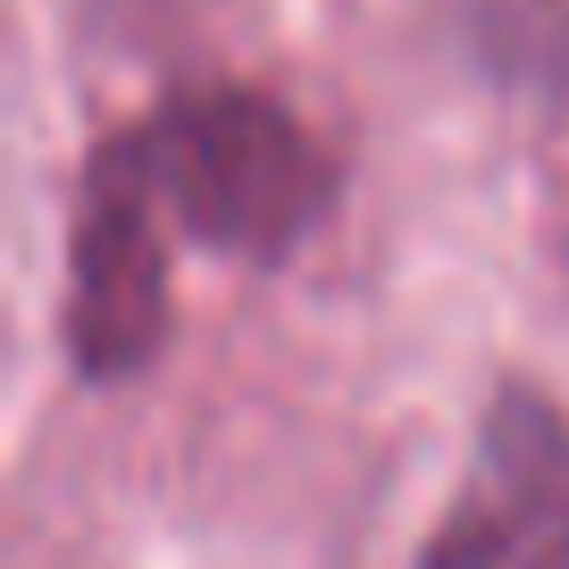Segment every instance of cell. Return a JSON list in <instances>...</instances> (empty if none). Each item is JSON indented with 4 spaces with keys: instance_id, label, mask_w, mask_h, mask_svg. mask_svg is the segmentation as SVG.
Segmentation results:
<instances>
[{
    "instance_id": "1",
    "label": "cell",
    "mask_w": 569,
    "mask_h": 569,
    "mask_svg": "<svg viewBox=\"0 0 569 569\" xmlns=\"http://www.w3.org/2000/svg\"><path fill=\"white\" fill-rule=\"evenodd\" d=\"M134 142L160 201L177 210V227L193 243H210L218 260L277 268L336 210V160L277 92L193 84L151 109V126H134Z\"/></svg>"
},
{
    "instance_id": "2",
    "label": "cell",
    "mask_w": 569,
    "mask_h": 569,
    "mask_svg": "<svg viewBox=\"0 0 569 569\" xmlns=\"http://www.w3.org/2000/svg\"><path fill=\"white\" fill-rule=\"evenodd\" d=\"M160 184L142 168L134 134H109L84 168L68 234V302L59 336L84 386H126L168 343V243H160Z\"/></svg>"
},
{
    "instance_id": "3",
    "label": "cell",
    "mask_w": 569,
    "mask_h": 569,
    "mask_svg": "<svg viewBox=\"0 0 569 569\" xmlns=\"http://www.w3.org/2000/svg\"><path fill=\"white\" fill-rule=\"evenodd\" d=\"M419 569H569V410L545 386L486 402L469 478L427 528Z\"/></svg>"
},
{
    "instance_id": "4",
    "label": "cell",
    "mask_w": 569,
    "mask_h": 569,
    "mask_svg": "<svg viewBox=\"0 0 569 569\" xmlns=\"http://www.w3.org/2000/svg\"><path fill=\"white\" fill-rule=\"evenodd\" d=\"M552 201H561V260H569V168H561V193Z\"/></svg>"
}]
</instances>
